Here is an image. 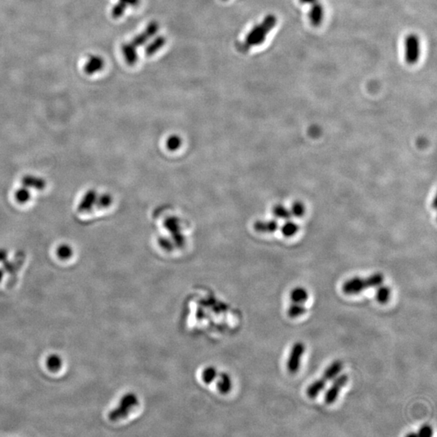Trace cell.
Here are the masks:
<instances>
[{"instance_id": "obj_1", "label": "cell", "mask_w": 437, "mask_h": 437, "mask_svg": "<svg viewBox=\"0 0 437 437\" xmlns=\"http://www.w3.org/2000/svg\"><path fill=\"white\" fill-rule=\"evenodd\" d=\"M277 18L274 15H266L261 24L255 25L246 36L244 43L240 49L242 52H246L252 46L262 44L266 39V35L276 25Z\"/></svg>"}, {"instance_id": "obj_2", "label": "cell", "mask_w": 437, "mask_h": 437, "mask_svg": "<svg viewBox=\"0 0 437 437\" xmlns=\"http://www.w3.org/2000/svg\"><path fill=\"white\" fill-rule=\"evenodd\" d=\"M384 275L381 273H375L367 278L354 277L348 279L343 284L342 290L348 296L356 295L367 290L369 288H376L384 282Z\"/></svg>"}, {"instance_id": "obj_3", "label": "cell", "mask_w": 437, "mask_h": 437, "mask_svg": "<svg viewBox=\"0 0 437 437\" xmlns=\"http://www.w3.org/2000/svg\"><path fill=\"white\" fill-rule=\"evenodd\" d=\"M343 362L341 361H334L332 362L326 369L321 377L314 380L312 384H310L306 389V395L310 398H315L319 395V393L325 389V384L330 380H334V378L340 374L343 370Z\"/></svg>"}, {"instance_id": "obj_4", "label": "cell", "mask_w": 437, "mask_h": 437, "mask_svg": "<svg viewBox=\"0 0 437 437\" xmlns=\"http://www.w3.org/2000/svg\"><path fill=\"white\" fill-rule=\"evenodd\" d=\"M305 352H306V346L301 342H297L292 346L287 361V369L290 374H297V372L299 371Z\"/></svg>"}, {"instance_id": "obj_5", "label": "cell", "mask_w": 437, "mask_h": 437, "mask_svg": "<svg viewBox=\"0 0 437 437\" xmlns=\"http://www.w3.org/2000/svg\"><path fill=\"white\" fill-rule=\"evenodd\" d=\"M348 381V376L347 374H338L334 378L330 388L325 392L324 395V401L328 405H331L336 402L339 393L342 391L343 387L345 386Z\"/></svg>"}, {"instance_id": "obj_6", "label": "cell", "mask_w": 437, "mask_h": 437, "mask_svg": "<svg viewBox=\"0 0 437 437\" xmlns=\"http://www.w3.org/2000/svg\"><path fill=\"white\" fill-rule=\"evenodd\" d=\"M405 48L407 63L411 65L416 63L420 55V42L417 36L415 34L408 35L405 42Z\"/></svg>"}, {"instance_id": "obj_7", "label": "cell", "mask_w": 437, "mask_h": 437, "mask_svg": "<svg viewBox=\"0 0 437 437\" xmlns=\"http://www.w3.org/2000/svg\"><path fill=\"white\" fill-rule=\"evenodd\" d=\"M158 28V24H157L156 21L150 22L149 24L147 26V29L143 31V33H140L139 35H137L136 37L134 38V39L132 40L131 42H129V43H130V46H131L133 48L136 50V47L143 46V45L147 43V41L157 33Z\"/></svg>"}, {"instance_id": "obj_8", "label": "cell", "mask_w": 437, "mask_h": 437, "mask_svg": "<svg viewBox=\"0 0 437 437\" xmlns=\"http://www.w3.org/2000/svg\"><path fill=\"white\" fill-rule=\"evenodd\" d=\"M105 66V61L101 56L98 55H92L88 59L84 66V71L88 75H92L95 73L98 72L103 69Z\"/></svg>"}, {"instance_id": "obj_9", "label": "cell", "mask_w": 437, "mask_h": 437, "mask_svg": "<svg viewBox=\"0 0 437 437\" xmlns=\"http://www.w3.org/2000/svg\"><path fill=\"white\" fill-rule=\"evenodd\" d=\"M139 3L140 0H119L115 7H113L112 16L115 19L120 18L128 7H136Z\"/></svg>"}, {"instance_id": "obj_10", "label": "cell", "mask_w": 437, "mask_h": 437, "mask_svg": "<svg viewBox=\"0 0 437 437\" xmlns=\"http://www.w3.org/2000/svg\"><path fill=\"white\" fill-rule=\"evenodd\" d=\"M310 12V20L313 26H318L321 24L324 17V9L322 5L316 2L312 3Z\"/></svg>"}, {"instance_id": "obj_11", "label": "cell", "mask_w": 437, "mask_h": 437, "mask_svg": "<svg viewBox=\"0 0 437 437\" xmlns=\"http://www.w3.org/2000/svg\"><path fill=\"white\" fill-rule=\"evenodd\" d=\"M122 51H123V57L125 59L126 63L128 65H130V66L134 65L137 62V60H138L136 50L130 46V43L128 42V43L123 45V47H122Z\"/></svg>"}, {"instance_id": "obj_12", "label": "cell", "mask_w": 437, "mask_h": 437, "mask_svg": "<svg viewBox=\"0 0 437 437\" xmlns=\"http://www.w3.org/2000/svg\"><path fill=\"white\" fill-rule=\"evenodd\" d=\"M290 299L294 303H306L309 299V292L305 288L297 287L291 292Z\"/></svg>"}, {"instance_id": "obj_13", "label": "cell", "mask_w": 437, "mask_h": 437, "mask_svg": "<svg viewBox=\"0 0 437 437\" xmlns=\"http://www.w3.org/2000/svg\"><path fill=\"white\" fill-rule=\"evenodd\" d=\"M391 297V289L389 286L380 284L378 286L376 292V299L378 303L384 305L388 303Z\"/></svg>"}, {"instance_id": "obj_14", "label": "cell", "mask_w": 437, "mask_h": 437, "mask_svg": "<svg viewBox=\"0 0 437 437\" xmlns=\"http://www.w3.org/2000/svg\"><path fill=\"white\" fill-rule=\"evenodd\" d=\"M306 311L307 310H306V306H304V304L292 302V305L288 307V310H287V314L291 318H297V317H299V316L305 314Z\"/></svg>"}, {"instance_id": "obj_15", "label": "cell", "mask_w": 437, "mask_h": 437, "mask_svg": "<svg viewBox=\"0 0 437 437\" xmlns=\"http://www.w3.org/2000/svg\"><path fill=\"white\" fill-rule=\"evenodd\" d=\"M165 42H166V39L162 36H160L158 38H156L151 44L147 46V48L145 49L146 55L147 56H150V55L156 53L160 49L165 46Z\"/></svg>"}, {"instance_id": "obj_16", "label": "cell", "mask_w": 437, "mask_h": 437, "mask_svg": "<svg viewBox=\"0 0 437 437\" xmlns=\"http://www.w3.org/2000/svg\"><path fill=\"white\" fill-rule=\"evenodd\" d=\"M23 183L25 187H33L35 189H43L46 186V183L43 179L33 176L25 177L23 180Z\"/></svg>"}, {"instance_id": "obj_17", "label": "cell", "mask_w": 437, "mask_h": 437, "mask_svg": "<svg viewBox=\"0 0 437 437\" xmlns=\"http://www.w3.org/2000/svg\"><path fill=\"white\" fill-rule=\"evenodd\" d=\"M281 231L286 238H292L299 231V226L292 220H288L282 227Z\"/></svg>"}, {"instance_id": "obj_18", "label": "cell", "mask_w": 437, "mask_h": 437, "mask_svg": "<svg viewBox=\"0 0 437 437\" xmlns=\"http://www.w3.org/2000/svg\"><path fill=\"white\" fill-rule=\"evenodd\" d=\"M279 224L275 220H270L267 222H258L256 224V229L263 233H273L277 230Z\"/></svg>"}, {"instance_id": "obj_19", "label": "cell", "mask_w": 437, "mask_h": 437, "mask_svg": "<svg viewBox=\"0 0 437 437\" xmlns=\"http://www.w3.org/2000/svg\"><path fill=\"white\" fill-rule=\"evenodd\" d=\"M273 212H274V215L276 217L279 218V219H283V220H290L291 217H292V213H291L290 210L284 207L283 205H278V206L275 207V208L273 210Z\"/></svg>"}, {"instance_id": "obj_20", "label": "cell", "mask_w": 437, "mask_h": 437, "mask_svg": "<svg viewBox=\"0 0 437 437\" xmlns=\"http://www.w3.org/2000/svg\"><path fill=\"white\" fill-rule=\"evenodd\" d=\"M95 200V193L92 192H88L86 193L84 198L82 200L79 205V211H85L92 207V202Z\"/></svg>"}, {"instance_id": "obj_21", "label": "cell", "mask_w": 437, "mask_h": 437, "mask_svg": "<svg viewBox=\"0 0 437 437\" xmlns=\"http://www.w3.org/2000/svg\"><path fill=\"white\" fill-rule=\"evenodd\" d=\"M46 365H47V368H48L51 371H58V370L61 368V359H60L59 356H56V355L51 356L48 359H47Z\"/></svg>"}, {"instance_id": "obj_22", "label": "cell", "mask_w": 437, "mask_h": 437, "mask_svg": "<svg viewBox=\"0 0 437 437\" xmlns=\"http://www.w3.org/2000/svg\"><path fill=\"white\" fill-rule=\"evenodd\" d=\"M290 211L292 215H294L296 217H301L306 213V207L302 202H295L292 204Z\"/></svg>"}, {"instance_id": "obj_23", "label": "cell", "mask_w": 437, "mask_h": 437, "mask_svg": "<svg viewBox=\"0 0 437 437\" xmlns=\"http://www.w3.org/2000/svg\"><path fill=\"white\" fill-rule=\"evenodd\" d=\"M15 198L17 199L18 202H27L30 198V192L26 188L19 189L15 193Z\"/></svg>"}, {"instance_id": "obj_24", "label": "cell", "mask_w": 437, "mask_h": 437, "mask_svg": "<svg viewBox=\"0 0 437 437\" xmlns=\"http://www.w3.org/2000/svg\"><path fill=\"white\" fill-rule=\"evenodd\" d=\"M71 254H72L71 249L70 246H66V245L60 246L58 250V255L62 259H67L71 256Z\"/></svg>"}, {"instance_id": "obj_25", "label": "cell", "mask_w": 437, "mask_h": 437, "mask_svg": "<svg viewBox=\"0 0 437 437\" xmlns=\"http://www.w3.org/2000/svg\"><path fill=\"white\" fill-rule=\"evenodd\" d=\"M433 434V429L429 424H425L420 428L417 436L421 437H431Z\"/></svg>"}, {"instance_id": "obj_26", "label": "cell", "mask_w": 437, "mask_h": 437, "mask_svg": "<svg viewBox=\"0 0 437 437\" xmlns=\"http://www.w3.org/2000/svg\"><path fill=\"white\" fill-rule=\"evenodd\" d=\"M300 2L302 3H306V4H312V3L317 2V0H300Z\"/></svg>"}, {"instance_id": "obj_27", "label": "cell", "mask_w": 437, "mask_h": 437, "mask_svg": "<svg viewBox=\"0 0 437 437\" xmlns=\"http://www.w3.org/2000/svg\"><path fill=\"white\" fill-rule=\"evenodd\" d=\"M2 278V271H0V279Z\"/></svg>"}, {"instance_id": "obj_28", "label": "cell", "mask_w": 437, "mask_h": 437, "mask_svg": "<svg viewBox=\"0 0 437 437\" xmlns=\"http://www.w3.org/2000/svg\"><path fill=\"white\" fill-rule=\"evenodd\" d=\"M223 1H227V0H223Z\"/></svg>"}]
</instances>
